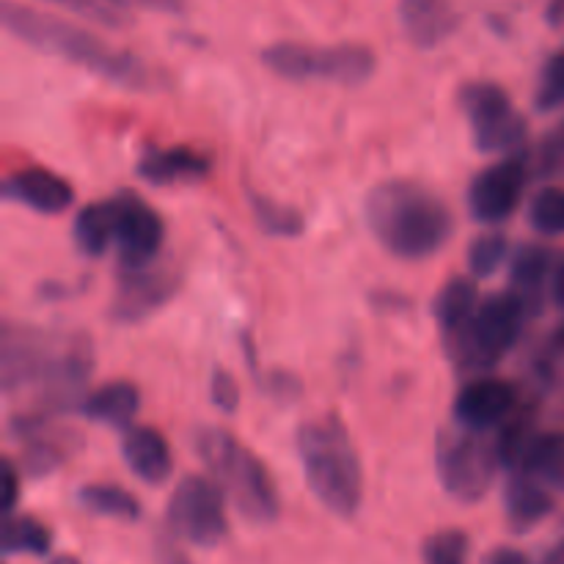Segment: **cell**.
I'll return each instance as SVG.
<instances>
[{
    "label": "cell",
    "instance_id": "obj_33",
    "mask_svg": "<svg viewBox=\"0 0 564 564\" xmlns=\"http://www.w3.org/2000/svg\"><path fill=\"white\" fill-rule=\"evenodd\" d=\"M534 108L540 113H551V110L564 108V50H556L549 55L540 69L538 91H534Z\"/></svg>",
    "mask_w": 564,
    "mask_h": 564
},
{
    "label": "cell",
    "instance_id": "obj_23",
    "mask_svg": "<svg viewBox=\"0 0 564 564\" xmlns=\"http://www.w3.org/2000/svg\"><path fill=\"white\" fill-rule=\"evenodd\" d=\"M72 444H75V435H58L53 433V427H44L39 433L28 435L20 441L22 446V460L20 468L28 477H50L53 471H58L64 463H69Z\"/></svg>",
    "mask_w": 564,
    "mask_h": 564
},
{
    "label": "cell",
    "instance_id": "obj_26",
    "mask_svg": "<svg viewBox=\"0 0 564 564\" xmlns=\"http://www.w3.org/2000/svg\"><path fill=\"white\" fill-rule=\"evenodd\" d=\"M3 554L6 556H47L53 549V532L47 523L25 512H11L3 521Z\"/></svg>",
    "mask_w": 564,
    "mask_h": 564
},
{
    "label": "cell",
    "instance_id": "obj_29",
    "mask_svg": "<svg viewBox=\"0 0 564 564\" xmlns=\"http://www.w3.org/2000/svg\"><path fill=\"white\" fill-rule=\"evenodd\" d=\"M510 262V242L501 231H485L468 246V270L474 279H490Z\"/></svg>",
    "mask_w": 564,
    "mask_h": 564
},
{
    "label": "cell",
    "instance_id": "obj_18",
    "mask_svg": "<svg viewBox=\"0 0 564 564\" xmlns=\"http://www.w3.org/2000/svg\"><path fill=\"white\" fill-rule=\"evenodd\" d=\"M121 457L124 466L130 468L132 477L141 479L143 485L160 488L174 474V455L160 430L149 427V424H135V427L124 430L121 438Z\"/></svg>",
    "mask_w": 564,
    "mask_h": 564
},
{
    "label": "cell",
    "instance_id": "obj_10",
    "mask_svg": "<svg viewBox=\"0 0 564 564\" xmlns=\"http://www.w3.org/2000/svg\"><path fill=\"white\" fill-rule=\"evenodd\" d=\"M165 523L174 538L185 540L196 549H215L229 534L226 494L215 479L191 474L171 494L169 507H165Z\"/></svg>",
    "mask_w": 564,
    "mask_h": 564
},
{
    "label": "cell",
    "instance_id": "obj_15",
    "mask_svg": "<svg viewBox=\"0 0 564 564\" xmlns=\"http://www.w3.org/2000/svg\"><path fill=\"white\" fill-rule=\"evenodd\" d=\"M3 198L22 204L31 213L61 215L75 202V187L50 169H20L6 176Z\"/></svg>",
    "mask_w": 564,
    "mask_h": 564
},
{
    "label": "cell",
    "instance_id": "obj_38",
    "mask_svg": "<svg viewBox=\"0 0 564 564\" xmlns=\"http://www.w3.org/2000/svg\"><path fill=\"white\" fill-rule=\"evenodd\" d=\"M20 477H22V468L17 466L14 460L3 457V510L6 516L14 512L17 499H20Z\"/></svg>",
    "mask_w": 564,
    "mask_h": 564
},
{
    "label": "cell",
    "instance_id": "obj_28",
    "mask_svg": "<svg viewBox=\"0 0 564 564\" xmlns=\"http://www.w3.org/2000/svg\"><path fill=\"white\" fill-rule=\"evenodd\" d=\"M77 505L94 516L113 518V521H138L141 518V501L119 485H83L77 490Z\"/></svg>",
    "mask_w": 564,
    "mask_h": 564
},
{
    "label": "cell",
    "instance_id": "obj_37",
    "mask_svg": "<svg viewBox=\"0 0 564 564\" xmlns=\"http://www.w3.org/2000/svg\"><path fill=\"white\" fill-rule=\"evenodd\" d=\"M369 303H372L375 312H383V314H402L413 306L411 297L394 290H375L372 295H369Z\"/></svg>",
    "mask_w": 564,
    "mask_h": 564
},
{
    "label": "cell",
    "instance_id": "obj_25",
    "mask_svg": "<svg viewBox=\"0 0 564 564\" xmlns=\"http://www.w3.org/2000/svg\"><path fill=\"white\" fill-rule=\"evenodd\" d=\"M521 474H529L540 485L554 490H564V435L562 433H538L523 455ZM516 474V471H512Z\"/></svg>",
    "mask_w": 564,
    "mask_h": 564
},
{
    "label": "cell",
    "instance_id": "obj_41",
    "mask_svg": "<svg viewBox=\"0 0 564 564\" xmlns=\"http://www.w3.org/2000/svg\"><path fill=\"white\" fill-rule=\"evenodd\" d=\"M158 564H191V560L171 540L163 538L158 543Z\"/></svg>",
    "mask_w": 564,
    "mask_h": 564
},
{
    "label": "cell",
    "instance_id": "obj_3",
    "mask_svg": "<svg viewBox=\"0 0 564 564\" xmlns=\"http://www.w3.org/2000/svg\"><path fill=\"white\" fill-rule=\"evenodd\" d=\"M295 449L314 499L336 518H356L364 501V468L347 424L336 413L301 424Z\"/></svg>",
    "mask_w": 564,
    "mask_h": 564
},
{
    "label": "cell",
    "instance_id": "obj_14",
    "mask_svg": "<svg viewBox=\"0 0 564 564\" xmlns=\"http://www.w3.org/2000/svg\"><path fill=\"white\" fill-rule=\"evenodd\" d=\"M182 279L174 268L149 264L141 270H121L116 281L110 317L121 325H135L152 317L180 292Z\"/></svg>",
    "mask_w": 564,
    "mask_h": 564
},
{
    "label": "cell",
    "instance_id": "obj_11",
    "mask_svg": "<svg viewBox=\"0 0 564 564\" xmlns=\"http://www.w3.org/2000/svg\"><path fill=\"white\" fill-rule=\"evenodd\" d=\"M113 220V248L121 270H141L154 264L163 251L165 224L158 209L132 191H119L108 198Z\"/></svg>",
    "mask_w": 564,
    "mask_h": 564
},
{
    "label": "cell",
    "instance_id": "obj_40",
    "mask_svg": "<svg viewBox=\"0 0 564 564\" xmlns=\"http://www.w3.org/2000/svg\"><path fill=\"white\" fill-rule=\"evenodd\" d=\"M132 3L143 6L149 11H160V14H185V0H132Z\"/></svg>",
    "mask_w": 564,
    "mask_h": 564
},
{
    "label": "cell",
    "instance_id": "obj_35",
    "mask_svg": "<svg viewBox=\"0 0 564 564\" xmlns=\"http://www.w3.org/2000/svg\"><path fill=\"white\" fill-rule=\"evenodd\" d=\"M209 400H213V405L218 408L220 413H237V408H240V383L235 380V375L229 372V369L218 367L213 372V380H209Z\"/></svg>",
    "mask_w": 564,
    "mask_h": 564
},
{
    "label": "cell",
    "instance_id": "obj_30",
    "mask_svg": "<svg viewBox=\"0 0 564 564\" xmlns=\"http://www.w3.org/2000/svg\"><path fill=\"white\" fill-rule=\"evenodd\" d=\"M47 3L61 6L72 14L83 17L88 22H97L102 28H127L132 22L130 0H47Z\"/></svg>",
    "mask_w": 564,
    "mask_h": 564
},
{
    "label": "cell",
    "instance_id": "obj_43",
    "mask_svg": "<svg viewBox=\"0 0 564 564\" xmlns=\"http://www.w3.org/2000/svg\"><path fill=\"white\" fill-rule=\"evenodd\" d=\"M540 564H564V534L560 540H556L554 545H551L549 551H545L543 562H540Z\"/></svg>",
    "mask_w": 564,
    "mask_h": 564
},
{
    "label": "cell",
    "instance_id": "obj_39",
    "mask_svg": "<svg viewBox=\"0 0 564 564\" xmlns=\"http://www.w3.org/2000/svg\"><path fill=\"white\" fill-rule=\"evenodd\" d=\"M485 564H529V556L523 554V551L501 545V549L490 551V554L485 556Z\"/></svg>",
    "mask_w": 564,
    "mask_h": 564
},
{
    "label": "cell",
    "instance_id": "obj_1",
    "mask_svg": "<svg viewBox=\"0 0 564 564\" xmlns=\"http://www.w3.org/2000/svg\"><path fill=\"white\" fill-rule=\"evenodd\" d=\"M0 22L14 39L44 55H55L61 61L83 66L91 75L102 77L105 83L127 88V91H152L158 88V75L149 69L143 58L130 50L113 47L88 28L75 25L69 20L36 11L31 6L3 0L0 6Z\"/></svg>",
    "mask_w": 564,
    "mask_h": 564
},
{
    "label": "cell",
    "instance_id": "obj_16",
    "mask_svg": "<svg viewBox=\"0 0 564 564\" xmlns=\"http://www.w3.org/2000/svg\"><path fill=\"white\" fill-rule=\"evenodd\" d=\"M213 158L193 147H149L138 158L135 174L147 185L169 187L202 182L213 174Z\"/></svg>",
    "mask_w": 564,
    "mask_h": 564
},
{
    "label": "cell",
    "instance_id": "obj_19",
    "mask_svg": "<svg viewBox=\"0 0 564 564\" xmlns=\"http://www.w3.org/2000/svg\"><path fill=\"white\" fill-rule=\"evenodd\" d=\"M560 259V253L551 251L549 246H540V242H527V246H521L512 253L510 290L518 292L534 308V314L540 312L543 292L549 290L551 275H554Z\"/></svg>",
    "mask_w": 564,
    "mask_h": 564
},
{
    "label": "cell",
    "instance_id": "obj_22",
    "mask_svg": "<svg viewBox=\"0 0 564 564\" xmlns=\"http://www.w3.org/2000/svg\"><path fill=\"white\" fill-rule=\"evenodd\" d=\"M479 286L468 275H455L441 286V292L433 301V317L438 323L441 334L455 336L457 330L466 328L479 308Z\"/></svg>",
    "mask_w": 564,
    "mask_h": 564
},
{
    "label": "cell",
    "instance_id": "obj_5",
    "mask_svg": "<svg viewBox=\"0 0 564 564\" xmlns=\"http://www.w3.org/2000/svg\"><path fill=\"white\" fill-rule=\"evenodd\" d=\"M534 308L518 292H496L479 303L471 323L455 336H446L444 347L455 369L468 378L490 375L501 358L521 341L523 328Z\"/></svg>",
    "mask_w": 564,
    "mask_h": 564
},
{
    "label": "cell",
    "instance_id": "obj_17",
    "mask_svg": "<svg viewBox=\"0 0 564 564\" xmlns=\"http://www.w3.org/2000/svg\"><path fill=\"white\" fill-rule=\"evenodd\" d=\"M397 17L408 42L419 50L441 47L460 25L455 0H400Z\"/></svg>",
    "mask_w": 564,
    "mask_h": 564
},
{
    "label": "cell",
    "instance_id": "obj_2",
    "mask_svg": "<svg viewBox=\"0 0 564 564\" xmlns=\"http://www.w3.org/2000/svg\"><path fill=\"white\" fill-rule=\"evenodd\" d=\"M364 220L375 240L402 262H424L449 246V204L416 180H386L367 193Z\"/></svg>",
    "mask_w": 564,
    "mask_h": 564
},
{
    "label": "cell",
    "instance_id": "obj_8",
    "mask_svg": "<svg viewBox=\"0 0 564 564\" xmlns=\"http://www.w3.org/2000/svg\"><path fill=\"white\" fill-rule=\"evenodd\" d=\"M457 102H460V110L471 127L477 152L505 154V158L521 152L529 135V124L499 83H466L457 94Z\"/></svg>",
    "mask_w": 564,
    "mask_h": 564
},
{
    "label": "cell",
    "instance_id": "obj_20",
    "mask_svg": "<svg viewBox=\"0 0 564 564\" xmlns=\"http://www.w3.org/2000/svg\"><path fill=\"white\" fill-rule=\"evenodd\" d=\"M141 411V391L130 380H110L99 386L83 400L80 413L94 424L116 430L135 427V416Z\"/></svg>",
    "mask_w": 564,
    "mask_h": 564
},
{
    "label": "cell",
    "instance_id": "obj_44",
    "mask_svg": "<svg viewBox=\"0 0 564 564\" xmlns=\"http://www.w3.org/2000/svg\"><path fill=\"white\" fill-rule=\"evenodd\" d=\"M47 564H80V560H77V556L64 554V556H55V560H50Z\"/></svg>",
    "mask_w": 564,
    "mask_h": 564
},
{
    "label": "cell",
    "instance_id": "obj_31",
    "mask_svg": "<svg viewBox=\"0 0 564 564\" xmlns=\"http://www.w3.org/2000/svg\"><path fill=\"white\" fill-rule=\"evenodd\" d=\"M529 226L543 237L564 235V187H543L529 202Z\"/></svg>",
    "mask_w": 564,
    "mask_h": 564
},
{
    "label": "cell",
    "instance_id": "obj_9",
    "mask_svg": "<svg viewBox=\"0 0 564 564\" xmlns=\"http://www.w3.org/2000/svg\"><path fill=\"white\" fill-rule=\"evenodd\" d=\"M72 334L36 328V325L3 323L0 328V386L6 394L39 389L64 356Z\"/></svg>",
    "mask_w": 564,
    "mask_h": 564
},
{
    "label": "cell",
    "instance_id": "obj_27",
    "mask_svg": "<svg viewBox=\"0 0 564 564\" xmlns=\"http://www.w3.org/2000/svg\"><path fill=\"white\" fill-rule=\"evenodd\" d=\"M248 207H251L253 218H257L259 229L268 231L270 237H281V240H295L306 231V218L292 204H281L275 198L264 196V193L246 187Z\"/></svg>",
    "mask_w": 564,
    "mask_h": 564
},
{
    "label": "cell",
    "instance_id": "obj_6",
    "mask_svg": "<svg viewBox=\"0 0 564 564\" xmlns=\"http://www.w3.org/2000/svg\"><path fill=\"white\" fill-rule=\"evenodd\" d=\"M262 64L275 77L292 83H339V86H361L378 69V58L367 44H301L275 42L262 50Z\"/></svg>",
    "mask_w": 564,
    "mask_h": 564
},
{
    "label": "cell",
    "instance_id": "obj_42",
    "mask_svg": "<svg viewBox=\"0 0 564 564\" xmlns=\"http://www.w3.org/2000/svg\"><path fill=\"white\" fill-rule=\"evenodd\" d=\"M549 295H551V301L556 303V306L564 308V257L560 259V264H556L554 275H551Z\"/></svg>",
    "mask_w": 564,
    "mask_h": 564
},
{
    "label": "cell",
    "instance_id": "obj_24",
    "mask_svg": "<svg viewBox=\"0 0 564 564\" xmlns=\"http://www.w3.org/2000/svg\"><path fill=\"white\" fill-rule=\"evenodd\" d=\"M72 242L86 259H99L113 246V220H110L108 198L86 204L72 220Z\"/></svg>",
    "mask_w": 564,
    "mask_h": 564
},
{
    "label": "cell",
    "instance_id": "obj_34",
    "mask_svg": "<svg viewBox=\"0 0 564 564\" xmlns=\"http://www.w3.org/2000/svg\"><path fill=\"white\" fill-rule=\"evenodd\" d=\"M257 383L270 400L281 402V405L297 402L303 394V380L295 372H284V369H270V372L257 375Z\"/></svg>",
    "mask_w": 564,
    "mask_h": 564
},
{
    "label": "cell",
    "instance_id": "obj_7",
    "mask_svg": "<svg viewBox=\"0 0 564 564\" xmlns=\"http://www.w3.org/2000/svg\"><path fill=\"white\" fill-rule=\"evenodd\" d=\"M496 441L479 433L452 427L435 438V474L446 494L460 505H477L485 499L499 474Z\"/></svg>",
    "mask_w": 564,
    "mask_h": 564
},
{
    "label": "cell",
    "instance_id": "obj_13",
    "mask_svg": "<svg viewBox=\"0 0 564 564\" xmlns=\"http://www.w3.org/2000/svg\"><path fill=\"white\" fill-rule=\"evenodd\" d=\"M518 408H521L518 383L496 378V375H479L460 386L452 402V416H455V427L485 435L510 422Z\"/></svg>",
    "mask_w": 564,
    "mask_h": 564
},
{
    "label": "cell",
    "instance_id": "obj_4",
    "mask_svg": "<svg viewBox=\"0 0 564 564\" xmlns=\"http://www.w3.org/2000/svg\"><path fill=\"white\" fill-rule=\"evenodd\" d=\"M193 449L242 518L257 527L279 521L281 496L268 466L229 430L202 427L193 435Z\"/></svg>",
    "mask_w": 564,
    "mask_h": 564
},
{
    "label": "cell",
    "instance_id": "obj_32",
    "mask_svg": "<svg viewBox=\"0 0 564 564\" xmlns=\"http://www.w3.org/2000/svg\"><path fill=\"white\" fill-rule=\"evenodd\" d=\"M468 551H471V540L460 529H441V532L430 534L422 545V562L424 564H466Z\"/></svg>",
    "mask_w": 564,
    "mask_h": 564
},
{
    "label": "cell",
    "instance_id": "obj_12",
    "mask_svg": "<svg viewBox=\"0 0 564 564\" xmlns=\"http://www.w3.org/2000/svg\"><path fill=\"white\" fill-rule=\"evenodd\" d=\"M532 165L527 154H507L496 163L485 165L468 185V213L477 224L501 226L518 213L527 193Z\"/></svg>",
    "mask_w": 564,
    "mask_h": 564
},
{
    "label": "cell",
    "instance_id": "obj_36",
    "mask_svg": "<svg viewBox=\"0 0 564 564\" xmlns=\"http://www.w3.org/2000/svg\"><path fill=\"white\" fill-rule=\"evenodd\" d=\"M534 163H538L540 176L564 174V124L560 130L549 132V135L540 141L538 154H534Z\"/></svg>",
    "mask_w": 564,
    "mask_h": 564
},
{
    "label": "cell",
    "instance_id": "obj_21",
    "mask_svg": "<svg viewBox=\"0 0 564 564\" xmlns=\"http://www.w3.org/2000/svg\"><path fill=\"white\" fill-rule=\"evenodd\" d=\"M554 512V499L545 490V485H540L538 479H532L529 474H510L505 485V518L510 523L512 532L523 534L532 532L538 523H543L545 518Z\"/></svg>",
    "mask_w": 564,
    "mask_h": 564
}]
</instances>
